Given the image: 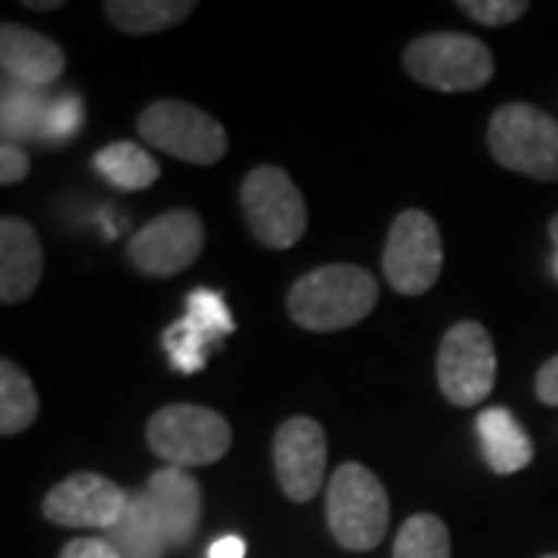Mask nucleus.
<instances>
[{
  "label": "nucleus",
  "instance_id": "1",
  "mask_svg": "<svg viewBox=\"0 0 558 558\" xmlns=\"http://www.w3.org/2000/svg\"><path fill=\"white\" fill-rule=\"evenodd\" d=\"M379 301V282L373 274L354 264H329L301 277L289 292V314L301 329L311 332H336L348 329Z\"/></svg>",
  "mask_w": 558,
  "mask_h": 558
},
{
  "label": "nucleus",
  "instance_id": "2",
  "mask_svg": "<svg viewBox=\"0 0 558 558\" xmlns=\"http://www.w3.org/2000/svg\"><path fill=\"white\" fill-rule=\"evenodd\" d=\"M326 519L339 546L351 553L376 549L388 531L385 484L360 462H344L326 490Z\"/></svg>",
  "mask_w": 558,
  "mask_h": 558
},
{
  "label": "nucleus",
  "instance_id": "3",
  "mask_svg": "<svg viewBox=\"0 0 558 558\" xmlns=\"http://www.w3.org/2000/svg\"><path fill=\"white\" fill-rule=\"evenodd\" d=\"M494 159L527 178L558 180V121L527 102L499 106L487 128Z\"/></svg>",
  "mask_w": 558,
  "mask_h": 558
},
{
  "label": "nucleus",
  "instance_id": "4",
  "mask_svg": "<svg viewBox=\"0 0 558 558\" xmlns=\"http://www.w3.org/2000/svg\"><path fill=\"white\" fill-rule=\"evenodd\" d=\"M146 440L153 453L174 469L211 465L230 450V422L196 403H171L159 410L146 425Z\"/></svg>",
  "mask_w": 558,
  "mask_h": 558
},
{
  "label": "nucleus",
  "instance_id": "5",
  "mask_svg": "<svg viewBox=\"0 0 558 558\" xmlns=\"http://www.w3.org/2000/svg\"><path fill=\"white\" fill-rule=\"evenodd\" d=\"M407 72L444 94L459 90H478L494 78V57L490 50L472 35L440 32V35H422L403 53Z\"/></svg>",
  "mask_w": 558,
  "mask_h": 558
},
{
  "label": "nucleus",
  "instance_id": "6",
  "mask_svg": "<svg viewBox=\"0 0 558 558\" xmlns=\"http://www.w3.org/2000/svg\"><path fill=\"white\" fill-rule=\"evenodd\" d=\"M242 211L252 236L267 248H292L307 230V208L295 180L282 168L260 165L242 180Z\"/></svg>",
  "mask_w": 558,
  "mask_h": 558
},
{
  "label": "nucleus",
  "instance_id": "7",
  "mask_svg": "<svg viewBox=\"0 0 558 558\" xmlns=\"http://www.w3.org/2000/svg\"><path fill=\"white\" fill-rule=\"evenodd\" d=\"M140 137L190 165H215L227 153V131L190 102L161 100L146 106L137 121Z\"/></svg>",
  "mask_w": 558,
  "mask_h": 558
},
{
  "label": "nucleus",
  "instance_id": "8",
  "mask_svg": "<svg viewBox=\"0 0 558 558\" xmlns=\"http://www.w3.org/2000/svg\"><path fill=\"white\" fill-rule=\"evenodd\" d=\"M444 245L435 220L418 208L400 211L385 242V279L400 295H425L440 277Z\"/></svg>",
  "mask_w": 558,
  "mask_h": 558
},
{
  "label": "nucleus",
  "instance_id": "9",
  "mask_svg": "<svg viewBox=\"0 0 558 558\" xmlns=\"http://www.w3.org/2000/svg\"><path fill=\"white\" fill-rule=\"evenodd\" d=\"M497 351L481 323H457L438 351V385L453 407H478L494 391Z\"/></svg>",
  "mask_w": 558,
  "mask_h": 558
},
{
  "label": "nucleus",
  "instance_id": "10",
  "mask_svg": "<svg viewBox=\"0 0 558 558\" xmlns=\"http://www.w3.org/2000/svg\"><path fill=\"white\" fill-rule=\"evenodd\" d=\"M205 227L193 211H168L161 218L149 220L128 242V255L134 267L149 277H174L186 270L202 255Z\"/></svg>",
  "mask_w": 558,
  "mask_h": 558
},
{
  "label": "nucleus",
  "instance_id": "11",
  "mask_svg": "<svg viewBox=\"0 0 558 558\" xmlns=\"http://www.w3.org/2000/svg\"><path fill=\"white\" fill-rule=\"evenodd\" d=\"M128 497L131 494H124L116 481L78 472L44 497V515L60 527L112 531L128 509Z\"/></svg>",
  "mask_w": 558,
  "mask_h": 558
},
{
  "label": "nucleus",
  "instance_id": "12",
  "mask_svg": "<svg viewBox=\"0 0 558 558\" xmlns=\"http://www.w3.org/2000/svg\"><path fill=\"white\" fill-rule=\"evenodd\" d=\"M274 465L282 494L295 502H307L323 487L326 472V432L307 416L282 422L274 438Z\"/></svg>",
  "mask_w": 558,
  "mask_h": 558
},
{
  "label": "nucleus",
  "instance_id": "13",
  "mask_svg": "<svg viewBox=\"0 0 558 558\" xmlns=\"http://www.w3.org/2000/svg\"><path fill=\"white\" fill-rule=\"evenodd\" d=\"M233 332V317L218 292L196 289L186 299V314L161 336L165 351L180 373H199L208 360V348Z\"/></svg>",
  "mask_w": 558,
  "mask_h": 558
},
{
  "label": "nucleus",
  "instance_id": "14",
  "mask_svg": "<svg viewBox=\"0 0 558 558\" xmlns=\"http://www.w3.org/2000/svg\"><path fill=\"white\" fill-rule=\"evenodd\" d=\"M143 494L153 506V515L159 521L168 546H183L196 534L202 519V490L199 481L193 478L186 469L165 465L149 478Z\"/></svg>",
  "mask_w": 558,
  "mask_h": 558
},
{
  "label": "nucleus",
  "instance_id": "15",
  "mask_svg": "<svg viewBox=\"0 0 558 558\" xmlns=\"http://www.w3.org/2000/svg\"><path fill=\"white\" fill-rule=\"evenodd\" d=\"M44 274V248L28 220H0V299L20 304L32 299Z\"/></svg>",
  "mask_w": 558,
  "mask_h": 558
},
{
  "label": "nucleus",
  "instance_id": "16",
  "mask_svg": "<svg viewBox=\"0 0 558 558\" xmlns=\"http://www.w3.org/2000/svg\"><path fill=\"white\" fill-rule=\"evenodd\" d=\"M0 62L16 84L35 90L53 84L65 69V57L53 40L13 22L0 28Z\"/></svg>",
  "mask_w": 558,
  "mask_h": 558
},
{
  "label": "nucleus",
  "instance_id": "17",
  "mask_svg": "<svg viewBox=\"0 0 558 558\" xmlns=\"http://www.w3.org/2000/svg\"><path fill=\"white\" fill-rule=\"evenodd\" d=\"M478 435L484 459L497 475H512V472H521L524 465H531L534 444L519 425V418L512 416L506 407H490L481 413Z\"/></svg>",
  "mask_w": 558,
  "mask_h": 558
},
{
  "label": "nucleus",
  "instance_id": "18",
  "mask_svg": "<svg viewBox=\"0 0 558 558\" xmlns=\"http://www.w3.org/2000/svg\"><path fill=\"white\" fill-rule=\"evenodd\" d=\"M109 543L121 553V558H161L168 549V539L161 534L159 521L153 515V506L143 490L128 497V509L119 524L109 531Z\"/></svg>",
  "mask_w": 558,
  "mask_h": 558
},
{
  "label": "nucleus",
  "instance_id": "19",
  "mask_svg": "<svg viewBox=\"0 0 558 558\" xmlns=\"http://www.w3.org/2000/svg\"><path fill=\"white\" fill-rule=\"evenodd\" d=\"M196 10L193 0H112L102 7L109 22L128 35H156Z\"/></svg>",
  "mask_w": 558,
  "mask_h": 558
},
{
  "label": "nucleus",
  "instance_id": "20",
  "mask_svg": "<svg viewBox=\"0 0 558 558\" xmlns=\"http://www.w3.org/2000/svg\"><path fill=\"white\" fill-rule=\"evenodd\" d=\"M94 168L112 186L137 193L159 180V161L153 159L137 143H112L94 156Z\"/></svg>",
  "mask_w": 558,
  "mask_h": 558
},
{
  "label": "nucleus",
  "instance_id": "21",
  "mask_svg": "<svg viewBox=\"0 0 558 558\" xmlns=\"http://www.w3.org/2000/svg\"><path fill=\"white\" fill-rule=\"evenodd\" d=\"M38 418V395L13 360L0 363V435L13 438Z\"/></svg>",
  "mask_w": 558,
  "mask_h": 558
},
{
  "label": "nucleus",
  "instance_id": "22",
  "mask_svg": "<svg viewBox=\"0 0 558 558\" xmlns=\"http://www.w3.org/2000/svg\"><path fill=\"white\" fill-rule=\"evenodd\" d=\"M50 102L40 97L35 87H7L3 90V143H16L20 140L44 137V124H47Z\"/></svg>",
  "mask_w": 558,
  "mask_h": 558
},
{
  "label": "nucleus",
  "instance_id": "23",
  "mask_svg": "<svg viewBox=\"0 0 558 558\" xmlns=\"http://www.w3.org/2000/svg\"><path fill=\"white\" fill-rule=\"evenodd\" d=\"M395 558H450V531L428 512H418L400 527Z\"/></svg>",
  "mask_w": 558,
  "mask_h": 558
},
{
  "label": "nucleus",
  "instance_id": "24",
  "mask_svg": "<svg viewBox=\"0 0 558 558\" xmlns=\"http://www.w3.org/2000/svg\"><path fill=\"white\" fill-rule=\"evenodd\" d=\"M462 13H469L472 20L481 25H509V22H519L531 7L524 0H462L459 3Z\"/></svg>",
  "mask_w": 558,
  "mask_h": 558
},
{
  "label": "nucleus",
  "instance_id": "25",
  "mask_svg": "<svg viewBox=\"0 0 558 558\" xmlns=\"http://www.w3.org/2000/svg\"><path fill=\"white\" fill-rule=\"evenodd\" d=\"M81 119H84V112H81L78 97H72V94L57 97V100L50 102V112H47L44 137L69 140L81 128Z\"/></svg>",
  "mask_w": 558,
  "mask_h": 558
},
{
  "label": "nucleus",
  "instance_id": "26",
  "mask_svg": "<svg viewBox=\"0 0 558 558\" xmlns=\"http://www.w3.org/2000/svg\"><path fill=\"white\" fill-rule=\"evenodd\" d=\"M28 168H32V161L22 153V146H16V143H3V149H0V183H3V186L20 183V180L28 178Z\"/></svg>",
  "mask_w": 558,
  "mask_h": 558
},
{
  "label": "nucleus",
  "instance_id": "27",
  "mask_svg": "<svg viewBox=\"0 0 558 558\" xmlns=\"http://www.w3.org/2000/svg\"><path fill=\"white\" fill-rule=\"evenodd\" d=\"M60 558H121V553L109 543V539L78 537L72 539V543H65V549L60 553Z\"/></svg>",
  "mask_w": 558,
  "mask_h": 558
},
{
  "label": "nucleus",
  "instance_id": "28",
  "mask_svg": "<svg viewBox=\"0 0 558 558\" xmlns=\"http://www.w3.org/2000/svg\"><path fill=\"white\" fill-rule=\"evenodd\" d=\"M537 398L549 407H558V357L546 360L537 373Z\"/></svg>",
  "mask_w": 558,
  "mask_h": 558
},
{
  "label": "nucleus",
  "instance_id": "29",
  "mask_svg": "<svg viewBox=\"0 0 558 558\" xmlns=\"http://www.w3.org/2000/svg\"><path fill=\"white\" fill-rule=\"evenodd\" d=\"M208 558H245V543L236 534H227L208 546Z\"/></svg>",
  "mask_w": 558,
  "mask_h": 558
},
{
  "label": "nucleus",
  "instance_id": "30",
  "mask_svg": "<svg viewBox=\"0 0 558 558\" xmlns=\"http://www.w3.org/2000/svg\"><path fill=\"white\" fill-rule=\"evenodd\" d=\"M25 7H32V10H57V7H62L60 0H50V3H35V0H28Z\"/></svg>",
  "mask_w": 558,
  "mask_h": 558
},
{
  "label": "nucleus",
  "instance_id": "31",
  "mask_svg": "<svg viewBox=\"0 0 558 558\" xmlns=\"http://www.w3.org/2000/svg\"><path fill=\"white\" fill-rule=\"evenodd\" d=\"M549 236H553V242L558 245V215L553 220H549Z\"/></svg>",
  "mask_w": 558,
  "mask_h": 558
},
{
  "label": "nucleus",
  "instance_id": "32",
  "mask_svg": "<svg viewBox=\"0 0 558 558\" xmlns=\"http://www.w3.org/2000/svg\"><path fill=\"white\" fill-rule=\"evenodd\" d=\"M556 274H558V255H556Z\"/></svg>",
  "mask_w": 558,
  "mask_h": 558
},
{
  "label": "nucleus",
  "instance_id": "33",
  "mask_svg": "<svg viewBox=\"0 0 558 558\" xmlns=\"http://www.w3.org/2000/svg\"><path fill=\"white\" fill-rule=\"evenodd\" d=\"M543 558H558V556H543Z\"/></svg>",
  "mask_w": 558,
  "mask_h": 558
}]
</instances>
